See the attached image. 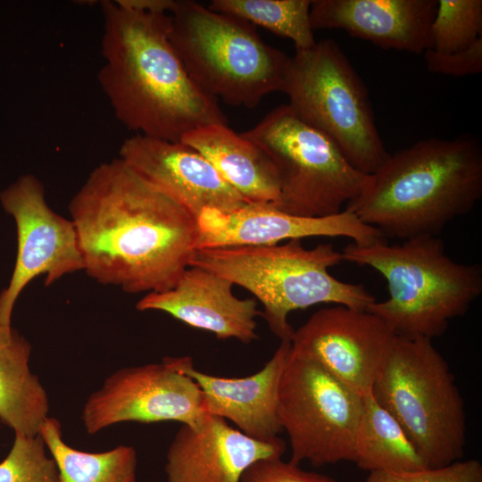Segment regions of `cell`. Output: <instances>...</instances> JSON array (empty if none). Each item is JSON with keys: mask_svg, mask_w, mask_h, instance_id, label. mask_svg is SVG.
<instances>
[{"mask_svg": "<svg viewBox=\"0 0 482 482\" xmlns=\"http://www.w3.org/2000/svg\"><path fill=\"white\" fill-rule=\"evenodd\" d=\"M69 211L84 270L127 293L170 289L197 249L196 220L120 158L90 172Z\"/></svg>", "mask_w": 482, "mask_h": 482, "instance_id": "1", "label": "cell"}, {"mask_svg": "<svg viewBox=\"0 0 482 482\" xmlns=\"http://www.w3.org/2000/svg\"><path fill=\"white\" fill-rule=\"evenodd\" d=\"M98 81L116 118L136 134L180 142L190 131L228 124L219 101L191 79L170 39V14L104 1Z\"/></svg>", "mask_w": 482, "mask_h": 482, "instance_id": "2", "label": "cell"}, {"mask_svg": "<svg viewBox=\"0 0 482 482\" xmlns=\"http://www.w3.org/2000/svg\"><path fill=\"white\" fill-rule=\"evenodd\" d=\"M482 196V147L471 134L430 137L389 154L345 209L383 237L437 236Z\"/></svg>", "mask_w": 482, "mask_h": 482, "instance_id": "3", "label": "cell"}, {"mask_svg": "<svg viewBox=\"0 0 482 482\" xmlns=\"http://www.w3.org/2000/svg\"><path fill=\"white\" fill-rule=\"evenodd\" d=\"M343 261L368 266L386 280L389 297L367 311L383 319L397 336L432 340L450 320L463 316L482 293V267L461 263L445 252L437 236H422L387 245H347Z\"/></svg>", "mask_w": 482, "mask_h": 482, "instance_id": "4", "label": "cell"}, {"mask_svg": "<svg viewBox=\"0 0 482 482\" xmlns=\"http://www.w3.org/2000/svg\"><path fill=\"white\" fill-rule=\"evenodd\" d=\"M343 261L331 244L308 249L301 239L282 245L196 249L190 266L212 271L252 293L280 342H291L288 314L319 303L366 310L376 301L363 284L341 281L328 269Z\"/></svg>", "mask_w": 482, "mask_h": 482, "instance_id": "5", "label": "cell"}, {"mask_svg": "<svg viewBox=\"0 0 482 482\" xmlns=\"http://www.w3.org/2000/svg\"><path fill=\"white\" fill-rule=\"evenodd\" d=\"M170 18V42L205 94L253 108L283 92L291 57L266 44L252 23L190 0H176Z\"/></svg>", "mask_w": 482, "mask_h": 482, "instance_id": "6", "label": "cell"}, {"mask_svg": "<svg viewBox=\"0 0 482 482\" xmlns=\"http://www.w3.org/2000/svg\"><path fill=\"white\" fill-rule=\"evenodd\" d=\"M371 393L403 428L427 468L461 460L467 436L464 400L432 340L397 336Z\"/></svg>", "mask_w": 482, "mask_h": 482, "instance_id": "7", "label": "cell"}, {"mask_svg": "<svg viewBox=\"0 0 482 482\" xmlns=\"http://www.w3.org/2000/svg\"><path fill=\"white\" fill-rule=\"evenodd\" d=\"M283 93L292 110L361 172L372 174L388 157L365 84L334 39L295 51Z\"/></svg>", "mask_w": 482, "mask_h": 482, "instance_id": "8", "label": "cell"}, {"mask_svg": "<svg viewBox=\"0 0 482 482\" xmlns=\"http://www.w3.org/2000/svg\"><path fill=\"white\" fill-rule=\"evenodd\" d=\"M240 134L274 164L279 196L273 205L282 212L303 217L337 214L361 195L368 182L370 175L352 166L327 136L287 104Z\"/></svg>", "mask_w": 482, "mask_h": 482, "instance_id": "9", "label": "cell"}, {"mask_svg": "<svg viewBox=\"0 0 482 482\" xmlns=\"http://www.w3.org/2000/svg\"><path fill=\"white\" fill-rule=\"evenodd\" d=\"M363 396L313 360L292 350L281 376L278 415L291 448L289 461L314 467L353 461Z\"/></svg>", "mask_w": 482, "mask_h": 482, "instance_id": "10", "label": "cell"}, {"mask_svg": "<svg viewBox=\"0 0 482 482\" xmlns=\"http://www.w3.org/2000/svg\"><path fill=\"white\" fill-rule=\"evenodd\" d=\"M0 204L16 225L17 255L8 286L0 293V328L12 327V313L22 290L44 275L46 286L84 270L76 228L54 212L45 188L32 174L17 179L0 193Z\"/></svg>", "mask_w": 482, "mask_h": 482, "instance_id": "11", "label": "cell"}, {"mask_svg": "<svg viewBox=\"0 0 482 482\" xmlns=\"http://www.w3.org/2000/svg\"><path fill=\"white\" fill-rule=\"evenodd\" d=\"M207 415L197 384L165 357L160 363L113 372L87 399L81 420L86 431L94 435L128 421H178L197 428Z\"/></svg>", "mask_w": 482, "mask_h": 482, "instance_id": "12", "label": "cell"}, {"mask_svg": "<svg viewBox=\"0 0 482 482\" xmlns=\"http://www.w3.org/2000/svg\"><path fill=\"white\" fill-rule=\"evenodd\" d=\"M396 337L378 315L336 304L317 311L295 330L291 347L363 396L371 392Z\"/></svg>", "mask_w": 482, "mask_h": 482, "instance_id": "13", "label": "cell"}, {"mask_svg": "<svg viewBox=\"0 0 482 482\" xmlns=\"http://www.w3.org/2000/svg\"><path fill=\"white\" fill-rule=\"evenodd\" d=\"M197 249L271 245L309 237H345L358 245L383 240L379 230L351 211L324 217H303L277 209L272 204L247 203L232 212L204 209L196 219Z\"/></svg>", "mask_w": 482, "mask_h": 482, "instance_id": "14", "label": "cell"}, {"mask_svg": "<svg viewBox=\"0 0 482 482\" xmlns=\"http://www.w3.org/2000/svg\"><path fill=\"white\" fill-rule=\"evenodd\" d=\"M119 158L195 220L204 209L232 212L247 204L204 156L182 142L135 134L123 141Z\"/></svg>", "mask_w": 482, "mask_h": 482, "instance_id": "15", "label": "cell"}, {"mask_svg": "<svg viewBox=\"0 0 482 482\" xmlns=\"http://www.w3.org/2000/svg\"><path fill=\"white\" fill-rule=\"evenodd\" d=\"M291 342H280L270 360L258 372L244 378H224L197 370L191 357H169L180 372L199 386L207 414L230 420L245 436L274 442L283 431L278 415L281 376Z\"/></svg>", "mask_w": 482, "mask_h": 482, "instance_id": "16", "label": "cell"}, {"mask_svg": "<svg viewBox=\"0 0 482 482\" xmlns=\"http://www.w3.org/2000/svg\"><path fill=\"white\" fill-rule=\"evenodd\" d=\"M286 443L253 439L226 420L208 414L197 428L182 425L166 454L167 482H239L263 458L282 457Z\"/></svg>", "mask_w": 482, "mask_h": 482, "instance_id": "17", "label": "cell"}, {"mask_svg": "<svg viewBox=\"0 0 482 482\" xmlns=\"http://www.w3.org/2000/svg\"><path fill=\"white\" fill-rule=\"evenodd\" d=\"M234 284L206 269L189 266L170 289L146 294L138 311L166 312L187 325L209 331L219 339L249 344L258 338L255 318L261 315L254 299L237 297Z\"/></svg>", "mask_w": 482, "mask_h": 482, "instance_id": "18", "label": "cell"}, {"mask_svg": "<svg viewBox=\"0 0 482 482\" xmlns=\"http://www.w3.org/2000/svg\"><path fill=\"white\" fill-rule=\"evenodd\" d=\"M437 0H313V29H338L384 49L424 54L432 48Z\"/></svg>", "mask_w": 482, "mask_h": 482, "instance_id": "19", "label": "cell"}, {"mask_svg": "<svg viewBox=\"0 0 482 482\" xmlns=\"http://www.w3.org/2000/svg\"><path fill=\"white\" fill-rule=\"evenodd\" d=\"M204 156L247 203L272 204L279 196L276 168L267 154L228 124H210L181 141Z\"/></svg>", "mask_w": 482, "mask_h": 482, "instance_id": "20", "label": "cell"}, {"mask_svg": "<svg viewBox=\"0 0 482 482\" xmlns=\"http://www.w3.org/2000/svg\"><path fill=\"white\" fill-rule=\"evenodd\" d=\"M29 342L15 328H0V420L14 434L37 436L48 417L46 391L29 366Z\"/></svg>", "mask_w": 482, "mask_h": 482, "instance_id": "21", "label": "cell"}, {"mask_svg": "<svg viewBox=\"0 0 482 482\" xmlns=\"http://www.w3.org/2000/svg\"><path fill=\"white\" fill-rule=\"evenodd\" d=\"M354 462L369 472H406L427 469L403 428L376 401L371 392L363 395Z\"/></svg>", "mask_w": 482, "mask_h": 482, "instance_id": "22", "label": "cell"}, {"mask_svg": "<svg viewBox=\"0 0 482 482\" xmlns=\"http://www.w3.org/2000/svg\"><path fill=\"white\" fill-rule=\"evenodd\" d=\"M58 469V482H136L137 453L131 445L102 453L79 451L67 445L61 423L47 417L40 428Z\"/></svg>", "mask_w": 482, "mask_h": 482, "instance_id": "23", "label": "cell"}, {"mask_svg": "<svg viewBox=\"0 0 482 482\" xmlns=\"http://www.w3.org/2000/svg\"><path fill=\"white\" fill-rule=\"evenodd\" d=\"M310 0H213L208 8L241 18L293 41L295 51L315 45Z\"/></svg>", "mask_w": 482, "mask_h": 482, "instance_id": "24", "label": "cell"}, {"mask_svg": "<svg viewBox=\"0 0 482 482\" xmlns=\"http://www.w3.org/2000/svg\"><path fill=\"white\" fill-rule=\"evenodd\" d=\"M482 34L481 0H438L431 26L432 50L451 54L470 46Z\"/></svg>", "mask_w": 482, "mask_h": 482, "instance_id": "25", "label": "cell"}, {"mask_svg": "<svg viewBox=\"0 0 482 482\" xmlns=\"http://www.w3.org/2000/svg\"><path fill=\"white\" fill-rule=\"evenodd\" d=\"M0 482H58V469L47 455L40 433L15 434L12 446L0 462Z\"/></svg>", "mask_w": 482, "mask_h": 482, "instance_id": "26", "label": "cell"}, {"mask_svg": "<svg viewBox=\"0 0 482 482\" xmlns=\"http://www.w3.org/2000/svg\"><path fill=\"white\" fill-rule=\"evenodd\" d=\"M365 482H482V465L479 461L470 459L414 471H370Z\"/></svg>", "mask_w": 482, "mask_h": 482, "instance_id": "27", "label": "cell"}, {"mask_svg": "<svg viewBox=\"0 0 482 482\" xmlns=\"http://www.w3.org/2000/svg\"><path fill=\"white\" fill-rule=\"evenodd\" d=\"M282 457L253 461L241 475L239 482H337L332 477L307 471Z\"/></svg>", "mask_w": 482, "mask_h": 482, "instance_id": "28", "label": "cell"}, {"mask_svg": "<svg viewBox=\"0 0 482 482\" xmlns=\"http://www.w3.org/2000/svg\"><path fill=\"white\" fill-rule=\"evenodd\" d=\"M429 71L452 77H464L482 71V37L470 46L451 54H440L432 49L424 53Z\"/></svg>", "mask_w": 482, "mask_h": 482, "instance_id": "29", "label": "cell"}]
</instances>
